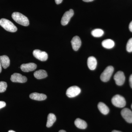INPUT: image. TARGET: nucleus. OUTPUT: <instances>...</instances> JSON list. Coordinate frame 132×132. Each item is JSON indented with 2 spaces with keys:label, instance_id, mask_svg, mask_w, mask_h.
<instances>
[{
  "label": "nucleus",
  "instance_id": "24",
  "mask_svg": "<svg viewBox=\"0 0 132 132\" xmlns=\"http://www.w3.org/2000/svg\"><path fill=\"white\" fill-rule=\"evenodd\" d=\"M6 105V102L4 101H0V109L5 107Z\"/></svg>",
  "mask_w": 132,
  "mask_h": 132
},
{
  "label": "nucleus",
  "instance_id": "1",
  "mask_svg": "<svg viewBox=\"0 0 132 132\" xmlns=\"http://www.w3.org/2000/svg\"><path fill=\"white\" fill-rule=\"evenodd\" d=\"M12 17L19 24L24 26H28L29 25V21L27 17L19 12H14L12 14Z\"/></svg>",
  "mask_w": 132,
  "mask_h": 132
},
{
  "label": "nucleus",
  "instance_id": "11",
  "mask_svg": "<svg viewBox=\"0 0 132 132\" xmlns=\"http://www.w3.org/2000/svg\"><path fill=\"white\" fill-rule=\"evenodd\" d=\"M37 67L36 64L34 63L22 64L20 67L21 69L24 72H31L35 70Z\"/></svg>",
  "mask_w": 132,
  "mask_h": 132
},
{
  "label": "nucleus",
  "instance_id": "7",
  "mask_svg": "<svg viewBox=\"0 0 132 132\" xmlns=\"http://www.w3.org/2000/svg\"><path fill=\"white\" fill-rule=\"evenodd\" d=\"M74 15L73 10L72 9H70L69 11H67L64 14L62 18L61 24L62 26H66L68 24L70 21L71 17Z\"/></svg>",
  "mask_w": 132,
  "mask_h": 132
},
{
  "label": "nucleus",
  "instance_id": "21",
  "mask_svg": "<svg viewBox=\"0 0 132 132\" xmlns=\"http://www.w3.org/2000/svg\"><path fill=\"white\" fill-rule=\"evenodd\" d=\"M104 34V31L100 29H96L92 31V35L96 38L101 37Z\"/></svg>",
  "mask_w": 132,
  "mask_h": 132
},
{
  "label": "nucleus",
  "instance_id": "25",
  "mask_svg": "<svg viewBox=\"0 0 132 132\" xmlns=\"http://www.w3.org/2000/svg\"><path fill=\"white\" fill-rule=\"evenodd\" d=\"M129 82H130V86L132 88V74L130 76L129 78Z\"/></svg>",
  "mask_w": 132,
  "mask_h": 132
},
{
  "label": "nucleus",
  "instance_id": "32",
  "mask_svg": "<svg viewBox=\"0 0 132 132\" xmlns=\"http://www.w3.org/2000/svg\"><path fill=\"white\" fill-rule=\"evenodd\" d=\"M8 132H15L14 131H13V130H9V131Z\"/></svg>",
  "mask_w": 132,
  "mask_h": 132
},
{
  "label": "nucleus",
  "instance_id": "10",
  "mask_svg": "<svg viewBox=\"0 0 132 132\" xmlns=\"http://www.w3.org/2000/svg\"><path fill=\"white\" fill-rule=\"evenodd\" d=\"M121 115L125 120L128 123H132V112L129 109H123L121 111Z\"/></svg>",
  "mask_w": 132,
  "mask_h": 132
},
{
  "label": "nucleus",
  "instance_id": "30",
  "mask_svg": "<svg viewBox=\"0 0 132 132\" xmlns=\"http://www.w3.org/2000/svg\"><path fill=\"white\" fill-rule=\"evenodd\" d=\"M112 132H122L121 131H117V130H113V131H112Z\"/></svg>",
  "mask_w": 132,
  "mask_h": 132
},
{
  "label": "nucleus",
  "instance_id": "9",
  "mask_svg": "<svg viewBox=\"0 0 132 132\" xmlns=\"http://www.w3.org/2000/svg\"><path fill=\"white\" fill-rule=\"evenodd\" d=\"M10 80L13 82L24 83L27 81V79L26 76H22L21 74L14 73L11 76Z\"/></svg>",
  "mask_w": 132,
  "mask_h": 132
},
{
  "label": "nucleus",
  "instance_id": "5",
  "mask_svg": "<svg viewBox=\"0 0 132 132\" xmlns=\"http://www.w3.org/2000/svg\"><path fill=\"white\" fill-rule=\"evenodd\" d=\"M80 88L77 86H73L69 88L66 92V95L69 98H73L80 93Z\"/></svg>",
  "mask_w": 132,
  "mask_h": 132
},
{
  "label": "nucleus",
  "instance_id": "27",
  "mask_svg": "<svg viewBox=\"0 0 132 132\" xmlns=\"http://www.w3.org/2000/svg\"><path fill=\"white\" fill-rule=\"evenodd\" d=\"M129 28L130 31L132 32V21L130 22L129 26Z\"/></svg>",
  "mask_w": 132,
  "mask_h": 132
},
{
  "label": "nucleus",
  "instance_id": "17",
  "mask_svg": "<svg viewBox=\"0 0 132 132\" xmlns=\"http://www.w3.org/2000/svg\"><path fill=\"white\" fill-rule=\"evenodd\" d=\"M34 76L36 79H41L46 78L47 76V73L45 70H39L35 72Z\"/></svg>",
  "mask_w": 132,
  "mask_h": 132
},
{
  "label": "nucleus",
  "instance_id": "2",
  "mask_svg": "<svg viewBox=\"0 0 132 132\" xmlns=\"http://www.w3.org/2000/svg\"><path fill=\"white\" fill-rule=\"evenodd\" d=\"M0 26L9 32H14L17 30V28L9 20L2 19L0 20Z\"/></svg>",
  "mask_w": 132,
  "mask_h": 132
},
{
  "label": "nucleus",
  "instance_id": "31",
  "mask_svg": "<svg viewBox=\"0 0 132 132\" xmlns=\"http://www.w3.org/2000/svg\"><path fill=\"white\" fill-rule=\"evenodd\" d=\"M59 132H66L64 130H61L59 131Z\"/></svg>",
  "mask_w": 132,
  "mask_h": 132
},
{
  "label": "nucleus",
  "instance_id": "19",
  "mask_svg": "<svg viewBox=\"0 0 132 132\" xmlns=\"http://www.w3.org/2000/svg\"><path fill=\"white\" fill-rule=\"evenodd\" d=\"M102 46L107 49H111L114 46V42L113 40L110 39L105 40L102 43Z\"/></svg>",
  "mask_w": 132,
  "mask_h": 132
},
{
  "label": "nucleus",
  "instance_id": "8",
  "mask_svg": "<svg viewBox=\"0 0 132 132\" xmlns=\"http://www.w3.org/2000/svg\"><path fill=\"white\" fill-rule=\"evenodd\" d=\"M114 79L116 85L118 86H122L125 80V76L124 73L122 71H118L114 76Z\"/></svg>",
  "mask_w": 132,
  "mask_h": 132
},
{
  "label": "nucleus",
  "instance_id": "4",
  "mask_svg": "<svg viewBox=\"0 0 132 132\" xmlns=\"http://www.w3.org/2000/svg\"><path fill=\"white\" fill-rule=\"evenodd\" d=\"M114 68L112 66L108 67L101 75V80L103 82H107L110 80Z\"/></svg>",
  "mask_w": 132,
  "mask_h": 132
},
{
  "label": "nucleus",
  "instance_id": "33",
  "mask_svg": "<svg viewBox=\"0 0 132 132\" xmlns=\"http://www.w3.org/2000/svg\"><path fill=\"white\" fill-rule=\"evenodd\" d=\"M131 108H132V105H131Z\"/></svg>",
  "mask_w": 132,
  "mask_h": 132
},
{
  "label": "nucleus",
  "instance_id": "16",
  "mask_svg": "<svg viewBox=\"0 0 132 132\" xmlns=\"http://www.w3.org/2000/svg\"><path fill=\"white\" fill-rule=\"evenodd\" d=\"M75 125L76 127L81 129H86L87 127L86 122L79 118H78L76 119L75 121Z\"/></svg>",
  "mask_w": 132,
  "mask_h": 132
},
{
  "label": "nucleus",
  "instance_id": "29",
  "mask_svg": "<svg viewBox=\"0 0 132 132\" xmlns=\"http://www.w3.org/2000/svg\"><path fill=\"white\" fill-rule=\"evenodd\" d=\"M2 70V66L0 62V73L1 72Z\"/></svg>",
  "mask_w": 132,
  "mask_h": 132
},
{
  "label": "nucleus",
  "instance_id": "26",
  "mask_svg": "<svg viewBox=\"0 0 132 132\" xmlns=\"http://www.w3.org/2000/svg\"><path fill=\"white\" fill-rule=\"evenodd\" d=\"M55 2L56 3V4H57V5H59V4L61 3L63 0H55Z\"/></svg>",
  "mask_w": 132,
  "mask_h": 132
},
{
  "label": "nucleus",
  "instance_id": "22",
  "mask_svg": "<svg viewBox=\"0 0 132 132\" xmlns=\"http://www.w3.org/2000/svg\"><path fill=\"white\" fill-rule=\"evenodd\" d=\"M7 85L5 81H0V93H3L6 91Z\"/></svg>",
  "mask_w": 132,
  "mask_h": 132
},
{
  "label": "nucleus",
  "instance_id": "6",
  "mask_svg": "<svg viewBox=\"0 0 132 132\" xmlns=\"http://www.w3.org/2000/svg\"><path fill=\"white\" fill-rule=\"evenodd\" d=\"M33 54L36 59L41 61H46L48 59L47 54L39 50H35L33 51Z\"/></svg>",
  "mask_w": 132,
  "mask_h": 132
},
{
  "label": "nucleus",
  "instance_id": "28",
  "mask_svg": "<svg viewBox=\"0 0 132 132\" xmlns=\"http://www.w3.org/2000/svg\"><path fill=\"white\" fill-rule=\"evenodd\" d=\"M83 1L85 2H90L93 1L94 0H82Z\"/></svg>",
  "mask_w": 132,
  "mask_h": 132
},
{
  "label": "nucleus",
  "instance_id": "14",
  "mask_svg": "<svg viewBox=\"0 0 132 132\" xmlns=\"http://www.w3.org/2000/svg\"><path fill=\"white\" fill-rule=\"evenodd\" d=\"M87 65L90 70H94L97 65V61L94 57H89L87 60Z\"/></svg>",
  "mask_w": 132,
  "mask_h": 132
},
{
  "label": "nucleus",
  "instance_id": "18",
  "mask_svg": "<svg viewBox=\"0 0 132 132\" xmlns=\"http://www.w3.org/2000/svg\"><path fill=\"white\" fill-rule=\"evenodd\" d=\"M98 108L100 112L104 115H106L109 112V108L103 102H99L98 104Z\"/></svg>",
  "mask_w": 132,
  "mask_h": 132
},
{
  "label": "nucleus",
  "instance_id": "20",
  "mask_svg": "<svg viewBox=\"0 0 132 132\" xmlns=\"http://www.w3.org/2000/svg\"><path fill=\"white\" fill-rule=\"evenodd\" d=\"M56 120V116L54 114L50 113L47 117L46 127L48 128L51 127Z\"/></svg>",
  "mask_w": 132,
  "mask_h": 132
},
{
  "label": "nucleus",
  "instance_id": "23",
  "mask_svg": "<svg viewBox=\"0 0 132 132\" xmlns=\"http://www.w3.org/2000/svg\"><path fill=\"white\" fill-rule=\"evenodd\" d=\"M126 49L128 52H132V38H131L128 42L126 46Z\"/></svg>",
  "mask_w": 132,
  "mask_h": 132
},
{
  "label": "nucleus",
  "instance_id": "13",
  "mask_svg": "<svg viewBox=\"0 0 132 132\" xmlns=\"http://www.w3.org/2000/svg\"><path fill=\"white\" fill-rule=\"evenodd\" d=\"M30 98L35 100L41 101L45 100L47 98V96L43 94H39L37 93H32L29 95Z\"/></svg>",
  "mask_w": 132,
  "mask_h": 132
},
{
  "label": "nucleus",
  "instance_id": "3",
  "mask_svg": "<svg viewBox=\"0 0 132 132\" xmlns=\"http://www.w3.org/2000/svg\"><path fill=\"white\" fill-rule=\"evenodd\" d=\"M112 103L117 107H124L126 105V101L125 98L119 95H116L112 99Z\"/></svg>",
  "mask_w": 132,
  "mask_h": 132
},
{
  "label": "nucleus",
  "instance_id": "12",
  "mask_svg": "<svg viewBox=\"0 0 132 132\" xmlns=\"http://www.w3.org/2000/svg\"><path fill=\"white\" fill-rule=\"evenodd\" d=\"M71 42L73 49L75 51H78L81 46V40L80 38L78 36L74 37Z\"/></svg>",
  "mask_w": 132,
  "mask_h": 132
},
{
  "label": "nucleus",
  "instance_id": "15",
  "mask_svg": "<svg viewBox=\"0 0 132 132\" xmlns=\"http://www.w3.org/2000/svg\"><path fill=\"white\" fill-rule=\"evenodd\" d=\"M0 62L2 66L4 69L8 67L10 64V61L9 57L6 55H4L0 56Z\"/></svg>",
  "mask_w": 132,
  "mask_h": 132
}]
</instances>
